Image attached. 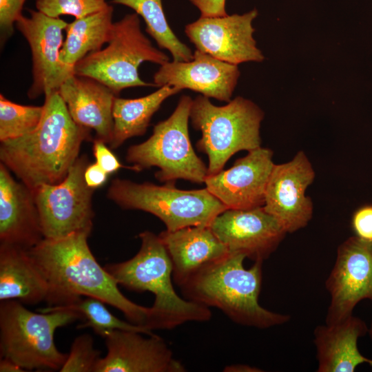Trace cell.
I'll use <instances>...</instances> for the list:
<instances>
[{
	"label": "cell",
	"mask_w": 372,
	"mask_h": 372,
	"mask_svg": "<svg viewBox=\"0 0 372 372\" xmlns=\"http://www.w3.org/2000/svg\"><path fill=\"white\" fill-rule=\"evenodd\" d=\"M90 234L78 231L61 238H43L28 250L47 280L45 302L48 306H65L82 296L96 298L120 310L130 322L149 330L150 308L121 292L116 280L92 254L87 243Z\"/></svg>",
	"instance_id": "obj_1"
},
{
	"label": "cell",
	"mask_w": 372,
	"mask_h": 372,
	"mask_svg": "<svg viewBox=\"0 0 372 372\" xmlns=\"http://www.w3.org/2000/svg\"><path fill=\"white\" fill-rule=\"evenodd\" d=\"M43 105L34 130L0 145L1 163L31 189L61 182L79 156L83 142L92 140L90 130L72 120L58 92L45 94Z\"/></svg>",
	"instance_id": "obj_2"
},
{
	"label": "cell",
	"mask_w": 372,
	"mask_h": 372,
	"mask_svg": "<svg viewBox=\"0 0 372 372\" xmlns=\"http://www.w3.org/2000/svg\"><path fill=\"white\" fill-rule=\"evenodd\" d=\"M245 258L242 254L229 252L204 266L180 286L185 298L216 307L243 326L267 329L288 322L289 316L260 305L263 262H254L245 269Z\"/></svg>",
	"instance_id": "obj_3"
},
{
	"label": "cell",
	"mask_w": 372,
	"mask_h": 372,
	"mask_svg": "<svg viewBox=\"0 0 372 372\" xmlns=\"http://www.w3.org/2000/svg\"><path fill=\"white\" fill-rule=\"evenodd\" d=\"M141 245L132 258L104 268L118 285L136 292H151L154 302L150 308L148 329L171 330L189 322H207L211 318L209 307L180 298L172 284V264L158 236L145 231L139 234Z\"/></svg>",
	"instance_id": "obj_4"
},
{
	"label": "cell",
	"mask_w": 372,
	"mask_h": 372,
	"mask_svg": "<svg viewBox=\"0 0 372 372\" xmlns=\"http://www.w3.org/2000/svg\"><path fill=\"white\" fill-rule=\"evenodd\" d=\"M189 118L194 129L201 132L196 147L208 156V175L221 171L238 152L261 147L260 127L264 112L242 96L216 106L208 97L199 95L192 101Z\"/></svg>",
	"instance_id": "obj_5"
},
{
	"label": "cell",
	"mask_w": 372,
	"mask_h": 372,
	"mask_svg": "<svg viewBox=\"0 0 372 372\" xmlns=\"http://www.w3.org/2000/svg\"><path fill=\"white\" fill-rule=\"evenodd\" d=\"M83 320L78 312L58 310L32 312L15 300L0 303V354L23 369L60 370L68 355L56 348L59 328Z\"/></svg>",
	"instance_id": "obj_6"
},
{
	"label": "cell",
	"mask_w": 372,
	"mask_h": 372,
	"mask_svg": "<svg viewBox=\"0 0 372 372\" xmlns=\"http://www.w3.org/2000/svg\"><path fill=\"white\" fill-rule=\"evenodd\" d=\"M192 101L187 95L182 96L173 113L154 125L147 140L128 148L126 161L136 172L157 167L155 177L161 182L174 184L176 180L184 179L205 183L207 167L196 154L189 136Z\"/></svg>",
	"instance_id": "obj_7"
},
{
	"label": "cell",
	"mask_w": 372,
	"mask_h": 372,
	"mask_svg": "<svg viewBox=\"0 0 372 372\" xmlns=\"http://www.w3.org/2000/svg\"><path fill=\"white\" fill-rule=\"evenodd\" d=\"M107 198L125 209H138L158 217L168 231L194 226L208 227L227 207L206 188L183 190L174 184L114 179Z\"/></svg>",
	"instance_id": "obj_8"
},
{
	"label": "cell",
	"mask_w": 372,
	"mask_h": 372,
	"mask_svg": "<svg viewBox=\"0 0 372 372\" xmlns=\"http://www.w3.org/2000/svg\"><path fill=\"white\" fill-rule=\"evenodd\" d=\"M107 43L105 48L90 52L79 61L74 67V74L93 78L116 95L128 87H156L140 78L139 65L145 61L161 65L169 60L143 34L138 14H127L114 23Z\"/></svg>",
	"instance_id": "obj_9"
},
{
	"label": "cell",
	"mask_w": 372,
	"mask_h": 372,
	"mask_svg": "<svg viewBox=\"0 0 372 372\" xmlns=\"http://www.w3.org/2000/svg\"><path fill=\"white\" fill-rule=\"evenodd\" d=\"M89 163L87 156L83 154L61 182L32 189L44 238H61L78 231L91 233L95 189L89 187L84 179Z\"/></svg>",
	"instance_id": "obj_10"
},
{
	"label": "cell",
	"mask_w": 372,
	"mask_h": 372,
	"mask_svg": "<svg viewBox=\"0 0 372 372\" xmlns=\"http://www.w3.org/2000/svg\"><path fill=\"white\" fill-rule=\"evenodd\" d=\"M28 10L30 16L22 15L16 25L31 50L33 80L28 96L33 99L58 92L63 83L74 73V68L63 63L60 58L64 41L63 31L68 23L37 10Z\"/></svg>",
	"instance_id": "obj_11"
},
{
	"label": "cell",
	"mask_w": 372,
	"mask_h": 372,
	"mask_svg": "<svg viewBox=\"0 0 372 372\" xmlns=\"http://www.w3.org/2000/svg\"><path fill=\"white\" fill-rule=\"evenodd\" d=\"M331 296L326 324L353 315L361 300H372V242L354 236L338 247L334 266L325 282Z\"/></svg>",
	"instance_id": "obj_12"
},
{
	"label": "cell",
	"mask_w": 372,
	"mask_h": 372,
	"mask_svg": "<svg viewBox=\"0 0 372 372\" xmlns=\"http://www.w3.org/2000/svg\"><path fill=\"white\" fill-rule=\"evenodd\" d=\"M258 16L254 9L242 14L200 17L185 27V33L196 50L223 61L239 65L262 62L265 59L256 46L253 21Z\"/></svg>",
	"instance_id": "obj_13"
},
{
	"label": "cell",
	"mask_w": 372,
	"mask_h": 372,
	"mask_svg": "<svg viewBox=\"0 0 372 372\" xmlns=\"http://www.w3.org/2000/svg\"><path fill=\"white\" fill-rule=\"evenodd\" d=\"M315 172L303 151L289 162L274 164L265 191V210L287 233L307 225L313 216V203L305 191L313 182Z\"/></svg>",
	"instance_id": "obj_14"
},
{
	"label": "cell",
	"mask_w": 372,
	"mask_h": 372,
	"mask_svg": "<svg viewBox=\"0 0 372 372\" xmlns=\"http://www.w3.org/2000/svg\"><path fill=\"white\" fill-rule=\"evenodd\" d=\"M229 252L263 262L277 249L287 232L263 206L226 209L209 225Z\"/></svg>",
	"instance_id": "obj_15"
},
{
	"label": "cell",
	"mask_w": 372,
	"mask_h": 372,
	"mask_svg": "<svg viewBox=\"0 0 372 372\" xmlns=\"http://www.w3.org/2000/svg\"><path fill=\"white\" fill-rule=\"evenodd\" d=\"M237 159L228 169L208 175L206 189L227 209L262 207L267 185L274 165L273 152L258 147Z\"/></svg>",
	"instance_id": "obj_16"
},
{
	"label": "cell",
	"mask_w": 372,
	"mask_h": 372,
	"mask_svg": "<svg viewBox=\"0 0 372 372\" xmlns=\"http://www.w3.org/2000/svg\"><path fill=\"white\" fill-rule=\"evenodd\" d=\"M140 332L114 330L104 338L106 355L98 361L94 372H185L183 364L160 336L147 338Z\"/></svg>",
	"instance_id": "obj_17"
},
{
	"label": "cell",
	"mask_w": 372,
	"mask_h": 372,
	"mask_svg": "<svg viewBox=\"0 0 372 372\" xmlns=\"http://www.w3.org/2000/svg\"><path fill=\"white\" fill-rule=\"evenodd\" d=\"M240 72L237 65L219 60L196 50L189 61H167L153 76L156 87L169 85L189 89L208 98L228 103Z\"/></svg>",
	"instance_id": "obj_18"
},
{
	"label": "cell",
	"mask_w": 372,
	"mask_h": 372,
	"mask_svg": "<svg viewBox=\"0 0 372 372\" xmlns=\"http://www.w3.org/2000/svg\"><path fill=\"white\" fill-rule=\"evenodd\" d=\"M0 164V243L27 250L43 238L32 189Z\"/></svg>",
	"instance_id": "obj_19"
},
{
	"label": "cell",
	"mask_w": 372,
	"mask_h": 372,
	"mask_svg": "<svg viewBox=\"0 0 372 372\" xmlns=\"http://www.w3.org/2000/svg\"><path fill=\"white\" fill-rule=\"evenodd\" d=\"M72 120L95 132V138L110 144L113 130V105L117 95L90 77L73 74L58 90Z\"/></svg>",
	"instance_id": "obj_20"
},
{
	"label": "cell",
	"mask_w": 372,
	"mask_h": 372,
	"mask_svg": "<svg viewBox=\"0 0 372 372\" xmlns=\"http://www.w3.org/2000/svg\"><path fill=\"white\" fill-rule=\"evenodd\" d=\"M172 264V278L179 287L204 266L229 254L210 227L194 226L158 235Z\"/></svg>",
	"instance_id": "obj_21"
},
{
	"label": "cell",
	"mask_w": 372,
	"mask_h": 372,
	"mask_svg": "<svg viewBox=\"0 0 372 372\" xmlns=\"http://www.w3.org/2000/svg\"><path fill=\"white\" fill-rule=\"evenodd\" d=\"M368 332L364 321L353 315L332 324L318 326L314 330L318 372H353L358 365L372 360L358 350V340Z\"/></svg>",
	"instance_id": "obj_22"
},
{
	"label": "cell",
	"mask_w": 372,
	"mask_h": 372,
	"mask_svg": "<svg viewBox=\"0 0 372 372\" xmlns=\"http://www.w3.org/2000/svg\"><path fill=\"white\" fill-rule=\"evenodd\" d=\"M46 279L22 247L0 243V300H15L23 304L45 301Z\"/></svg>",
	"instance_id": "obj_23"
},
{
	"label": "cell",
	"mask_w": 372,
	"mask_h": 372,
	"mask_svg": "<svg viewBox=\"0 0 372 372\" xmlns=\"http://www.w3.org/2000/svg\"><path fill=\"white\" fill-rule=\"evenodd\" d=\"M182 91L176 87L163 85L156 92L137 99L116 97L113 105V130L111 149L120 147L127 139L143 136L152 117L168 98Z\"/></svg>",
	"instance_id": "obj_24"
},
{
	"label": "cell",
	"mask_w": 372,
	"mask_h": 372,
	"mask_svg": "<svg viewBox=\"0 0 372 372\" xmlns=\"http://www.w3.org/2000/svg\"><path fill=\"white\" fill-rule=\"evenodd\" d=\"M113 12V7L108 5L96 13L68 23L60 53L63 63L74 68L79 61L90 52L101 50L110 41L114 26Z\"/></svg>",
	"instance_id": "obj_25"
},
{
	"label": "cell",
	"mask_w": 372,
	"mask_h": 372,
	"mask_svg": "<svg viewBox=\"0 0 372 372\" xmlns=\"http://www.w3.org/2000/svg\"><path fill=\"white\" fill-rule=\"evenodd\" d=\"M116 4L134 10L145 23L146 32L155 40L160 48L168 50L175 61H189L194 52L183 43L170 28L162 5V0H111Z\"/></svg>",
	"instance_id": "obj_26"
},
{
	"label": "cell",
	"mask_w": 372,
	"mask_h": 372,
	"mask_svg": "<svg viewBox=\"0 0 372 372\" xmlns=\"http://www.w3.org/2000/svg\"><path fill=\"white\" fill-rule=\"evenodd\" d=\"M105 304L104 302L98 298L85 297V298H81L75 302L68 305L48 306L38 309L37 311L42 313L58 310H70L78 312L85 322L79 324L77 328L90 327L103 338L114 330L134 331L145 335L153 334L152 331L143 327L118 318L107 309Z\"/></svg>",
	"instance_id": "obj_27"
},
{
	"label": "cell",
	"mask_w": 372,
	"mask_h": 372,
	"mask_svg": "<svg viewBox=\"0 0 372 372\" xmlns=\"http://www.w3.org/2000/svg\"><path fill=\"white\" fill-rule=\"evenodd\" d=\"M44 107L23 105L0 94V141L17 138L34 130L39 125Z\"/></svg>",
	"instance_id": "obj_28"
},
{
	"label": "cell",
	"mask_w": 372,
	"mask_h": 372,
	"mask_svg": "<svg viewBox=\"0 0 372 372\" xmlns=\"http://www.w3.org/2000/svg\"><path fill=\"white\" fill-rule=\"evenodd\" d=\"M109 4L106 0H36L37 10L54 18L71 15L81 19L96 13Z\"/></svg>",
	"instance_id": "obj_29"
},
{
	"label": "cell",
	"mask_w": 372,
	"mask_h": 372,
	"mask_svg": "<svg viewBox=\"0 0 372 372\" xmlns=\"http://www.w3.org/2000/svg\"><path fill=\"white\" fill-rule=\"evenodd\" d=\"M100 351L94 348V340L87 333L77 336L73 341L61 372H94L101 358Z\"/></svg>",
	"instance_id": "obj_30"
},
{
	"label": "cell",
	"mask_w": 372,
	"mask_h": 372,
	"mask_svg": "<svg viewBox=\"0 0 372 372\" xmlns=\"http://www.w3.org/2000/svg\"><path fill=\"white\" fill-rule=\"evenodd\" d=\"M26 0H0L1 45L14 34V24L21 18Z\"/></svg>",
	"instance_id": "obj_31"
},
{
	"label": "cell",
	"mask_w": 372,
	"mask_h": 372,
	"mask_svg": "<svg viewBox=\"0 0 372 372\" xmlns=\"http://www.w3.org/2000/svg\"><path fill=\"white\" fill-rule=\"evenodd\" d=\"M107 143L97 138L93 140V154L96 163L109 175L124 167Z\"/></svg>",
	"instance_id": "obj_32"
},
{
	"label": "cell",
	"mask_w": 372,
	"mask_h": 372,
	"mask_svg": "<svg viewBox=\"0 0 372 372\" xmlns=\"http://www.w3.org/2000/svg\"><path fill=\"white\" fill-rule=\"evenodd\" d=\"M351 227L356 236L372 242V205L362 206L353 213Z\"/></svg>",
	"instance_id": "obj_33"
},
{
	"label": "cell",
	"mask_w": 372,
	"mask_h": 372,
	"mask_svg": "<svg viewBox=\"0 0 372 372\" xmlns=\"http://www.w3.org/2000/svg\"><path fill=\"white\" fill-rule=\"evenodd\" d=\"M200 12V17H223L227 14L225 9L226 0H188Z\"/></svg>",
	"instance_id": "obj_34"
},
{
	"label": "cell",
	"mask_w": 372,
	"mask_h": 372,
	"mask_svg": "<svg viewBox=\"0 0 372 372\" xmlns=\"http://www.w3.org/2000/svg\"><path fill=\"white\" fill-rule=\"evenodd\" d=\"M109 174L96 162L89 163L84 172V179L87 185L92 189L103 186L107 180Z\"/></svg>",
	"instance_id": "obj_35"
},
{
	"label": "cell",
	"mask_w": 372,
	"mask_h": 372,
	"mask_svg": "<svg viewBox=\"0 0 372 372\" xmlns=\"http://www.w3.org/2000/svg\"><path fill=\"white\" fill-rule=\"evenodd\" d=\"M1 372H24L25 371L18 364L12 360L6 358H1L0 360Z\"/></svg>",
	"instance_id": "obj_36"
},
{
	"label": "cell",
	"mask_w": 372,
	"mask_h": 372,
	"mask_svg": "<svg viewBox=\"0 0 372 372\" xmlns=\"http://www.w3.org/2000/svg\"><path fill=\"white\" fill-rule=\"evenodd\" d=\"M224 371H228V372H256V371H262L261 370H258V369L250 366L247 364H232L227 366L224 370Z\"/></svg>",
	"instance_id": "obj_37"
},
{
	"label": "cell",
	"mask_w": 372,
	"mask_h": 372,
	"mask_svg": "<svg viewBox=\"0 0 372 372\" xmlns=\"http://www.w3.org/2000/svg\"><path fill=\"white\" fill-rule=\"evenodd\" d=\"M368 333H369V335L370 336L371 340H372V320H371V322L370 327L368 329Z\"/></svg>",
	"instance_id": "obj_38"
}]
</instances>
